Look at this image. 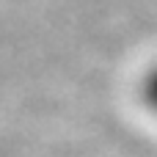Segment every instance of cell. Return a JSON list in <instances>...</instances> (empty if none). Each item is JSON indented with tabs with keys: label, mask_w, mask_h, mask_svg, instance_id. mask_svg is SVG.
Returning <instances> with one entry per match:
<instances>
[{
	"label": "cell",
	"mask_w": 157,
	"mask_h": 157,
	"mask_svg": "<svg viewBox=\"0 0 157 157\" xmlns=\"http://www.w3.org/2000/svg\"><path fill=\"white\" fill-rule=\"evenodd\" d=\"M144 94H146V102H149V105H152V108L157 110V69H152V72H149Z\"/></svg>",
	"instance_id": "cell-1"
}]
</instances>
